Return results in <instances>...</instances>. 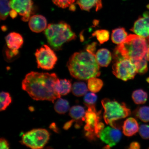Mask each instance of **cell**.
<instances>
[{
	"instance_id": "cell-1",
	"label": "cell",
	"mask_w": 149,
	"mask_h": 149,
	"mask_svg": "<svg viewBox=\"0 0 149 149\" xmlns=\"http://www.w3.org/2000/svg\"><path fill=\"white\" fill-rule=\"evenodd\" d=\"M59 79L55 73L31 72L26 75L22 82V88L33 99L54 102L61 98L56 89Z\"/></svg>"
},
{
	"instance_id": "cell-2",
	"label": "cell",
	"mask_w": 149,
	"mask_h": 149,
	"mask_svg": "<svg viewBox=\"0 0 149 149\" xmlns=\"http://www.w3.org/2000/svg\"><path fill=\"white\" fill-rule=\"evenodd\" d=\"M67 65L71 75L76 79L87 80L100 75V65L95 56L86 51L74 53Z\"/></svg>"
},
{
	"instance_id": "cell-3",
	"label": "cell",
	"mask_w": 149,
	"mask_h": 149,
	"mask_svg": "<svg viewBox=\"0 0 149 149\" xmlns=\"http://www.w3.org/2000/svg\"><path fill=\"white\" fill-rule=\"evenodd\" d=\"M115 51L123 57L132 62L142 60L148 56V41L136 34H130L116 48Z\"/></svg>"
},
{
	"instance_id": "cell-4",
	"label": "cell",
	"mask_w": 149,
	"mask_h": 149,
	"mask_svg": "<svg viewBox=\"0 0 149 149\" xmlns=\"http://www.w3.org/2000/svg\"><path fill=\"white\" fill-rule=\"evenodd\" d=\"M48 44L56 50L61 49L67 42L75 39L76 36L70 26L65 22L50 24L45 30Z\"/></svg>"
},
{
	"instance_id": "cell-5",
	"label": "cell",
	"mask_w": 149,
	"mask_h": 149,
	"mask_svg": "<svg viewBox=\"0 0 149 149\" xmlns=\"http://www.w3.org/2000/svg\"><path fill=\"white\" fill-rule=\"evenodd\" d=\"M101 103L104 109L103 118L106 124L112 127L118 128L117 121L124 119L131 114V111L125 103L105 98Z\"/></svg>"
},
{
	"instance_id": "cell-6",
	"label": "cell",
	"mask_w": 149,
	"mask_h": 149,
	"mask_svg": "<svg viewBox=\"0 0 149 149\" xmlns=\"http://www.w3.org/2000/svg\"><path fill=\"white\" fill-rule=\"evenodd\" d=\"M114 59L115 63L112 67L113 74L118 79L124 81L133 79L137 73L135 64L115 51Z\"/></svg>"
},
{
	"instance_id": "cell-7",
	"label": "cell",
	"mask_w": 149,
	"mask_h": 149,
	"mask_svg": "<svg viewBox=\"0 0 149 149\" xmlns=\"http://www.w3.org/2000/svg\"><path fill=\"white\" fill-rule=\"evenodd\" d=\"M50 134L47 130L37 128L26 132L22 136V144L33 149L43 148L49 140Z\"/></svg>"
},
{
	"instance_id": "cell-8",
	"label": "cell",
	"mask_w": 149,
	"mask_h": 149,
	"mask_svg": "<svg viewBox=\"0 0 149 149\" xmlns=\"http://www.w3.org/2000/svg\"><path fill=\"white\" fill-rule=\"evenodd\" d=\"M35 56L37 67L43 70L53 69L57 61V57L54 52L46 45L37 49Z\"/></svg>"
},
{
	"instance_id": "cell-9",
	"label": "cell",
	"mask_w": 149,
	"mask_h": 149,
	"mask_svg": "<svg viewBox=\"0 0 149 149\" xmlns=\"http://www.w3.org/2000/svg\"><path fill=\"white\" fill-rule=\"evenodd\" d=\"M88 109L86 112L84 130L86 136L91 140L94 139L97 137L95 130L100 122V112L97 111L95 105H87Z\"/></svg>"
},
{
	"instance_id": "cell-10",
	"label": "cell",
	"mask_w": 149,
	"mask_h": 149,
	"mask_svg": "<svg viewBox=\"0 0 149 149\" xmlns=\"http://www.w3.org/2000/svg\"><path fill=\"white\" fill-rule=\"evenodd\" d=\"M9 3L11 8L22 17L23 21H29L33 10L32 0H10Z\"/></svg>"
},
{
	"instance_id": "cell-11",
	"label": "cell",
	"mask_w": 149,
	"mask_h": 149,
	"mask_svg": "<svg viewBox=\"0 0 149 149\" xmlns=\"http://www.w3.org/2000/svg\"><path fill=\"white\" fill-rule=\"evenodd\" d=\"M122 136V133L118 128L109 126L102 130L99 137L102 141L111 148L119 143Z\"/></svg>"
},
{
	"instance_id": "cell-12",
	"label": "cell",
	"mask_w": 149,
	"mask_h": 149,
	"mask_svg": "<svg viewBox=\"0 0 149 149\" xmlns=\"http://www.w3.org/2000/svg\"><path fill=\"white\" fill-rule=\"evenodd\" d=\"M131 31L136 35L149 39V14L144 13L135 21Z\"/></svg>"
},
{
	"instance_id": "cell-13",
	"label": "cell",
	"mask_w": 149,
	"mask_h": 149,
	"mask_svg": "<svg viewBox=\"0 0 149 149\" xmlns=\"http://www.w3.org/2000/svg\"><path fill=\"white\" fill-rule=\"evenodd\" d=\"M29 26L33 32L40 33L45 31L47 26V21L41 15H34L29 20Z\"/></svg>"
},
{
	"instance_id": "cell-14",
	"label": "cell",
	"mask_w": 149,
	"mask_h": 149,
	"mask_svg": "<svg viewBox=\"0 0 149 149\" xmlns=\"http://www.w3.org/2000/svg\"><path fill=\"white\" fill-rule=\"evenodd\" d=\"M5 40L9 49L18 53V50L22 47L24 42L22 35L17 33H10L6 37Z\"/></svg>"
},
{
	"instance_id": "cell-15",
	"label": "cell",
	"mask_w": 149,
	"mask_h": 149,
	"mask_svg": "<svg viewBox=\"0 0 149 149\" xmlns=\"http://www.w3.org/2000/svg\"><path fill=\"white\" fill-rule=\"evenodd\" d=\"M123 132L127 136H132L139 131V126L137 121L133 117L127 119L123 126Z\"/></svg>"
},
{
	"instance_id": "cell-16",
	"label": "cell",
	"mask_w": 149,
	"mask_h": 149,
	"mask_svg": "<svg viewBox=\"0 0 149 149\" xmlns=\"http://www.w3.org/2000/svg\"><path fill=\"white\" fill-rule=\"evenodd\" d=\"M86 112L84 108L81 106H74L70 110L69 115L71 118L77 122L75 127H80L82 122L85 121Z\"/></svg>"
},
{
	"instance_id": "cell-17",
	"label": "cell",
	"mask_w": 149,
	"mask_h": 149,
	"mask_svg": "<svg viewBox=\"0 0 149 149\" xmlns=\"http://www.w3.org/2000/svg\"><path fill=\"white\" fill-rule=\"evenodd\" d=\"M96 59L99 65L102 67L109 66L111 60V52L105 48L98 50L95 54Z\"/></svg>"
},
{
	"instance_id": "cell-18",
	"label": "cell",
	"mask_w": 149,
	"mask_h": 149,
	"mask_svg": "<svg viewBox=\"0 0 149 149\" xmlns=\"http://www.w3.org/2000/svg\"><path fill=\"white\" fill-rule=\"evenodd\" d=\"M77 3L82 10L87 11L93 7L98 11L102 7V0H78Z\"/></svg>"
},
{
	"instance_id": "cell-19",
	"label": "cell",
	"mask_w": 149,
	"mask_h": 149,
	"mask_svg": "<svg viewBox=\"0 0 149 149\" xmlns=\"http://www.w3.org/2000/svg\"><path fill=\"white\" fill-rule=\"evenodd\" d=\"M127 36V33L124 28H117L112 31L111 40L114 43L120 45L126 40Z\"/></svg>"
},
{
	"instance_id": "cell-20",
	"label": "cell",
	"mask_w": 149,
	"mask_h": 149,
	"mask_svg": "<svg viewBox=\"0 0 149 149\" xmlns=\"http://www.w3.org/2000/svg\"><path fill=\"white\" fill-rule=\"evenodd\" d=\"M71 82L70 80H59L56 85V89L61 95H66L69 93L72 89Z\"/></svg>"
},
{
	"instance_id": "cell-21",
	"label": "cell",
	"mask_w": 149,
	"mask_h": 149,
	"mask_svg": "<svg viewBox=\"0 0 149 149\" xmlns=\"http://www.w3.org/2000/svg\"><path fill=\"white\" fill-rule=\"evenodd\" d=\"M72 92L74 96L79 97L85 95L88 91V87L82 81L74 82L72 86Z\"/></svg>"
},
{
	"instance_id": "cell-22",
	"label": "cell",
	"mask_w": 149,
	"mask_h": 149,
	"mask_svg": "<svg viewBox=\"0 0 149 149\" xmlns=\"http://www.w3.org/2000/svg\"><path fill=\"white\" fill-rule=\"evenodd\" d=\"M136 118L145 123L149 122V107L142 106L137 108L134 111Z\"/></svg>"
},
{
	"instance_id": "cell-23",
	"label": "cell",
	"mask_w": 149,
	"mask_h": 149,
	"mask_svg": "<svg viewBox=\"0 0 149 149\" xmlns=\"http://www.w3.org/2000/svg\"><path fill=\"white\" fill-rule=\"evenodd\" d=\"M132 97L135 103L140 105L144 104L148 100V95L142 89H138L134 91Z\"/></svg>"
},
{
	"instance_id": "cell-24",
	"label": "cell",
	"mask_w": 149,
	"mask_h": 149,
	"mask_svg": "<svg viewBox=\"0 0 149 149\" xmlns=\"http://www.w3.org/2000/svg\"><path fill=\"white\" fill-rule=\"evenodd\" d=\"M103 81L96 77H92L88 80L87 87L91 92L96 93L100 92L103 86Z\"/></svg>"
},
{
	"instance_id": "cell-25",
	"label": "cell",
	"mask_w": 149,
	"mask_h": 149,
	"mask_svg": "<svg viewBox=\"0 0 149 149\" xmlns=\"http://www.w3.org/2000/svg\"><path fill=\"white\" fill-rule=\"evenodd\" d=\"M54 108L55 111L59 114H64L70 109L69 103L66 100L59 98L55 102Z\"/></svg>"
},
{
	"instance_id": "cell-26",
	"label": "cell",
	"mask_w": 149,
	"mask_h": 149,
	"mask_svg": "<svg viewBox=\"0 0 149 149\" xmlns=\"http://www.w3.org/2000/svg\"><path fill=\"white\" fill-rule=\"evenodd\" d=\"M1 13L0 17L1 20L6 19L11 10V7L8 0H0Z\"/></svg>"
},
{
	"instance_id": "cell-27",
	"label": "cell",
	"mask_w": 149,
	"mask_h": 149,
	"mask_svg": "<svg viewBox=\"0 0 149 149\" xmlns=\"http://www.w3.org/2000/svg\"><path fill=\"white\" fill-rule=\"evenodd\" d=\"M0 110L5 111L12 102V98L8 92H1V93Z\"/></svg>"
},
{
	"instance_id": "cell-28",
	"label": "cell",
	"mask_w": 149,
	"mask_h": 149,
	"mask_svg": "<svg viewBox=\"0 0 149 149\" xmlns=\"http://www.w3.org/2000/svg\"><path fill=\"white\" fill-rule=\"evenodd\" d=\"M92 36L96 37L100 44H103L109 40V31L105 29L98 30L94 32Z\"/></svg>"
},
{
	"instance_id": "cell-29",
	"label": "cell",
	"mask_w": 149,
	"mask_h": 149,
	"mask_svg": "<svg viewBox=\"0 0 149 149\" xmlns=\"http://www.w3.org/2000/svg\"><path fill=\"white\" fill-rule=\"evenodd\" d=\"M148 56L145 57L142 60L133 62L136 67L137 73L143 74L146 73L148 70Z\"/></svg>"
},
{
	"instance_id": "cell-30",
	"label": "cell",
	"mask_w": 149,
	"mask_h": 149,
	"mask_svg": "<svg viewBox=\"0 0 149 149\" xmlns=\"http://www.w3.org/2000/svg\"><path fill=\"white\" fill-rule=\"evenodd\" d=\"M97 100V96L94 93H87L85 95L84 101L86 106L95 105Z\"/></svg>"
},
{
	"instance_id": "cell-31",
	"label": "cell",
	"mask_w": 149,
	"mask_h": 149,
	"mask_svg": "<svg viewBox=\"0 0 149 149\" xmlns=\"http://www.w3.org/2000/svg\"><path fill=\"white\" fill-rule=\"evenodd\" d=\"M53 3L61 8H65L72 6L76 0H52Z\"/></svg>"
},
{
	"instance_id": "cell-32",
	"label": "cell",
	"mask_w": 149,
	"mask_h": 149,
	"mask_svg": "<svg viewBox=\"0 0 149 149\" xmlns=\"http://www.w3.org/2000/svg\"><path fill=\"white\" fill-rule=\"evenodd\" d=\"M139 133L141 136L144 139H149V125L143 124L139 127Z\"/></svg>"
},
{
	"instance_id": "cell-33",
	"label": "cell",
	"mask_w": 149,
	"mask_h": 149,
	"mask_svg": "<svg viewBox=\"0 0 149 149\" xmlns=\"http://www.w3.org/2000/svg\"><path fill=\"white\" fill-rule=\"evenodd\" d=\"M96 42H93L92 44L89 45L86 48V51L89 53L95 55V51L96 50Z\"/></svg>"
},
{
	"instance_id": "cell-34",
	"label": "cell",
	"mask_w": 149,
	"mask_h": 149,
	"mask_svg": "<svg viewBox=\"0 0 149 149\" xmlns=\"http://www.w3.org/2000/svg\"><path fill=\"white\" fill-rule=\"evenodd\" d=\"M8 141L4 138H1L0 140V148L1 149H8L9 148Z\"/></svg>"
},
{
	"instance_id": "cell-35",
	"label": "cell",
	"mask_w": 149,
	"mask_h": 149,
	"mask_svg": "<svg viewBox=\"0 0 149 149\" xmlns=\"http://www.w3.org/2000/svg\"><path fill=\"white\" fill-rule=\"evenodd\" d=\"M128 148L130 149H139L140 148V145L138 142L133 141V142L130 143Z\"/></svg>"
},
{
	"instance_id": "cell-36",
	"label": "cell",
	"mask_w": 149,
	"mask_h": 149,
	"mask_svg": "<svg viewBox=\"0 0 149 149\" xmlns=\"http://www.w3.org/2000/svg\"><path fill=\"white\" fill-rule=\"evenodd\" d=\"M75 120H70L68 122H67L65 123L64 126V129L65 130H68L72 126V124L74 122H75Z\"/></svg>"
},
{
	"instance_id": "cell-37",
	"label": "cell",
	"mask_w": 149,
	"mask_h": 149,
	"mask_svg": "<svg viewBox=\"0 0 149 149\" xmlns=\"http://www.w3.org/2000/svg\"><path fill=\"white\" fill-rule=\"evenodd\" d=\"M17 13L13 9L10 10V13H9L10 16L13 19L15 18L17 16Z\"/></svg>"
},
{
	"instance_id": "cell-38",
	"label": "cell",
	"mask_w": 149,
	"mask_h": 149,
	"mask_svg": "<svg viewBox=\"0 0 149 149\" xmlns=\"http://www.w3.org/2000/svg\"><path fill=\"white\" fill-rule=\"evenodd\" d=\"M148 61H149V40H148Z\"/></svg>"
},
{
	"instance_id": "cell-39",
	"label": "cell",
	"mask_w": 149,
	"mask_h": 149,
	"mask_svg": "<svg viewBox=\"0 0 149 149\" xmlns=\"http://www.w3.org/2000/svg\"><path fill=\"white\" fill-rule=\"evenodd\" d=\"M146 81L149 83V77L148 78V79H146Z\"/></svg>"
}]
</instances>
